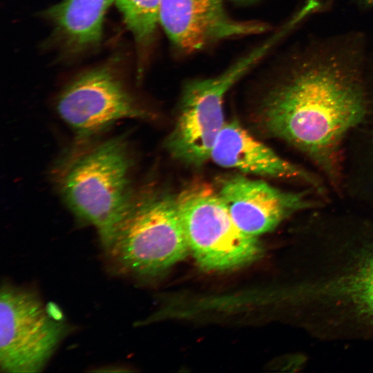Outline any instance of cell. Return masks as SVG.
Returning <instances> with one entry per match:
<instances>
[{
    "instance_id": "1",
    "label": "cell",
    "mask_w": 373,
    "mask_h": 373,
    "mask_svg": "<svg viewBox=\"0 0 373 373\" xmlns=\"http://www.w3.org/2000/svg\"><path fill=\"white\" fill-rule=\"evenodd\" d=\"M289 69L262 99L259 122L326 164L365 113L359 59L337 50L309 52Z\"/></svg>"
},
{
    "instance_id": "2",
    "label": "cell",
    "mask_w": 373,
    "mask_h": 373,
    "mask_svg": "<svg viewBox=\"0 0 373 373\" xmlns=\"http://www.w3.org/2000/svg\"><path fill=\"white\" fill-rule=\"evenodd\" d=\"M334 251L321 269L273 290L270 301L291 309L309 331L373 337V240Z\"/></svg>"
},
{
    "instance_id": "3",
    "label": "cell",
    "mask_w": 373,
    "mask_h": 373,
    "mask_svg": "<svg viewBox=\"0 0 373 373\" xmlns=\"http://www.w3.org/2000/svg\"><path fill=\"white\" fill-rule=\"evenodd\" d=\"M126 142L114 137L86 144L57 167L56 186L70 211L95 227L102 246L111 237L135 193Z\"/></svg>"
},
{
    "instance_id": "4",
    "label": "cell",
    "mask_w": 373,
    "mask_h": 373,
    "mask_svg": "<svg viewBox=\"0 0 373 373\" xmlns=\"http://www.w3.org/2000/svg\"><path fill=\"white\" fill-rule=\"evenodd\" d=\"M102 247L117 273L137 278L158 276L181 261L189 249L177 196L157 191L135 193Z\"/></svg>"
},
{
    "instance_id": "5",
    "label": "cell",
    "mask_w": 373,
    "mask_h": 373,
    "mask_svg": "<svg viewBox=\"0 0 373 373\" xmlns=\"http://www.w3.org/2000/svg\"><path fill=\"white\" fill-rule=\"evenodd\" d=\"M177 203L189 251L200 267L233 269L261 256L258 238L238 228L218 192L210 186L188 187L177 196Z\"/></svg>"
},
{
    "instance_id": "6",
    "label": "cell",
    "mask_w": 373,
    "mask_h": 373,
    "mask_svg": "<svg viewBox=\"0 0 373 373\" xmlns=\"http://www.w3.org/2000/svg\"><path fill=\"white\" fill-rule=\"evenodd\" d=\"M40 297L7 281L0 290V368L7 373L41 371L70 331Z\"/></svg>"
},
{
    "instance_id": "7",
    "label": "cell",
    "mask_w": 373,
    "mask_h": 373,
    "mask_svg": "<svg viewBox=\"0 0 373 373\" xmlns=\"http://www.w3.org/2000/svg\"><path fill=\"white\" fill-rule=\"evenodd\" d=\"M267 52L266 46L260 44L221 74L191 81L184 86L176 122L166 141L173 157L197 166L210 159L225 124L224 96Z\"/></svg>"
},
{
    "instance_id": "8",
    "label": "cell",
    "mask_w": 373,
    "mask_h": 373,
    "mask_svg": "<svg viewBox=\"0 0 373 373\" xmlns=\"http://www.w3.org/2000/svg\"><path fill=\"white\" fill-rule=\"evenodd\" d=\"M61 119L86 140L123 119H146L142 108L111 69L101 67L79 76L57 100Z\"/></svg>"
},
{
    "instance_id": "9",
    "label": "cell",
    "mask_w": 373,
    "mask_h": 373,
    "mask_svg": "<svg viewBox=\"0 0 373 373\" xmlns=\"http://www.w3.org/2000/svg\"><path fill=\"white\" fill-rule=\"evenodd\" d=\"M159 25L176 48L188 53L223 39L266 30L260 22L231 18L222 0H162Z\"/></svg>"
},
{
    "instance_id": "10",
    "label": "cell",
    "mask_w": 373,
    "mask_h": 373,
    "mask_svg": "<svg viewBox=\"0 0 373 373\" xmlns=\"http://www.w3.org/2000/svg\"><path fill=\"white\" fill-rule=\"evenodd\" d=\"M218 193L235 224L254 237L272 231L294 213L313 204L305 192L282 191L242 175L225 180Z\"/></svg>"
},
{
    "instance_id": "11",
    "label": "cell",
    "mask_w": 373,
    "mask_h": 373,
    "mask_svg": "<svg viewBox=\"0 0 373 373\" xmlns=\"http://www.w3.org/2000/svg\"><path fill=\"white\" fill-rule=\"evenodd\" d=\"M210 159L220 166L243 173L298 179L317 186L313 175L280 157L236 121L225 122L213 145Z\"/></svg>"
},
{
    "instance_id": "12",
    "label": "cell",
    "mask_w": 373,
    "mask_h": 373,
    "mask_svg": "<svg viewBox=\"0 0 373 373\" xmlns=\"http://www.w3.org/2000/svg\"><path fill=\"white\" fill-rule=\"evenodd\" d=\"M115 0H63L50 8L48 18L64 41L76 50L97 44L104 17Z\"/></svg>"
},
{
    "instance_id": "13",
    "label": "cell",
    "mask_w": 373,
    "mask_h": 373,
    "mask_svg": "<svg viewBox=\"0 0 373 373\" xmlns=\"http://www.w3.org/2000/svg\"><path fill=\"white\" fill-rule=\"evenodd\" d=\"M162 0H115L137 43L148 46L159 25Z\"/></svg>"
},
{
    "instance_id": "14",
    "label": "cell",
    "mask_w": 373,
    "mask_h": 373,
    "mask_svg": "<svg viewBox=\"0 0 373 373\" xmlns=\"http://www.w3.org/2000/svg\"><path fill=\"white\" fill-rule=\"evenodd\" d=\"M361 1L366 5H370V6L373 5V0H361Z\"/></svg>"
},
{
    "instance_id": "15",
    "label": "cell",
    "mask_w": 373,
    "mask_h": 373,
    "mask_svg": "<svg viewBox=\"0 0 373 373\" xmlns=\"http://www.w3.org/2000/svg\"><path fill=\"white\" fill-rule=\"evenodd\" d=\"M234 1H241V2H247V1H253V0H234Z\"/></svg>"
}]
</instances>
